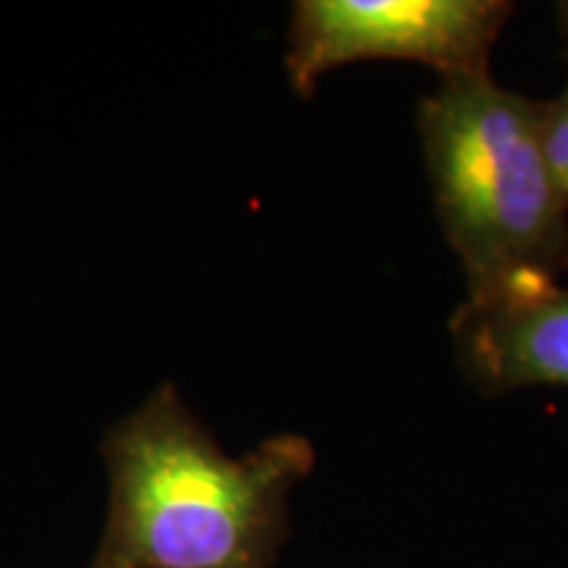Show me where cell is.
I'll return each instance as SVG.
<instances>
[{"label": "cell", "mask_w": 568, "mask_h": 568, "mask_svg": "<svg viewBox=\"0 0 568 568\" xmlns=\"http://www.w3.org/2000/svg\"><path fill=\"white\" fill-rule=\"evenodd\" d=\"M109 518L90 568H272L314 445L276 435L232 458L163 385L103 437Z\"/></svg>", "instance_id": "obj_1"}, {"label": "cell", "mask_w": 568, "mask_h": 568, "mask_svg": "<svg viewBox=\"0 0 568 568\" xmlns=\"http://www.w3.org/2000/svg\"><path fill=\"white\" fill-rule=\"evenodd\" d=\"M439 224L466 276V301L558 282L568 209L539 138V101L489 71L443 77L418 105Z\"/></svg>", "instance_id": "obj_2"}, {"label": "cell", "mask_w": 568, "mask_h": 568, "mask_svg": "<svg viewBox=\"0 0 568 568\" xmlns=\"http://www.w3.org/2000/svg\"><path fill=\"white\" fill-rule=\"evenodd\" d=\"M510 11L503 0H301L284 59L290 84L308 98L326 71L382 59L481 74Z\"/></svg>", "instance_id": "obj_3"}, {"label": "cell", "mask_w": 568, "mask_h": 568, "mask_svg": "<svg viewBox=\"0 0 568 568\" xmlns=\"http://www.w3.org/2000/svg\"><path fill=\"white\" fill-rule=\"evenodd\" d=\"M450 332L460 366L487 393L568 387V290L558 282L464 301Z\"/></svg>", "instance_id": "obj_4"}, {"label": "cell", "mask_w": 568, "mask_h": 568, "mask_svg": "<svg viewBox=\"0 0 568 568\" xmlns=\"http://www.w3.org/2000/svg\"><path fill=\"white\" fill-rule=\"evenodd\" d=\"M539 138L552 182L568 209V84L552 101H539Z\"/></svg>", "instance_id": "obj_5"}, {"label": "cell", "mask_w": 568, "mask_h": 568, "mask_svg": "<svg viewBox=\"0 0 568 568\" xmlns=\"http://www.w3.org/2000/svg\"><path fill=\"white\" fill-rule=\"evenodd\" d=\"M558 24H560V32H564V40L568 45V3L558 6Z\"/></svg>", "instance_id": "obj_6"}]
</instances>
